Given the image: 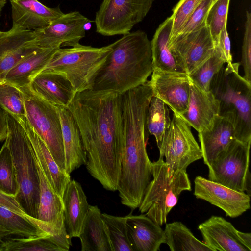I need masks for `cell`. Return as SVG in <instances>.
<instances>
[{
    "label": "cell",
    "instance_id": "obj_1",
    "mask_svg": "<svg viewBox=\"0 0 251 251\" xmlns=\"http://www.w3.org/2000/svg\"><path fill=\"white\" fill-rule=\"evenodd\" d=\"M68 109L79 129L86 168L107 190H117L123 146L118 131L122 94L86 90L76 92Z\"/></svg>",
    "mask_w": 251,
    "mask_h": 251
},
{
    "label": "cell",
    "instance_id": "obj_2",
    "mask_svg": "<svg viewBox=\"0 0 251 251\" xmlns=\"http://www.w3.org/2000/svg\"><path fill=\"white\" fill-rule=\"evenodd\" d=\"M152 96L141 85L122 94L118 134L123 146L117 190L122 204L138 208L152 179L151 161L146 150V118Z\"/></svg>",
    "mask_w": 251,
    "mask_h": 251
},
{
    "label": "cell",
    "instance_id": "obj_3",
    "mask_svg": "<svg viewBox=\"0 0 251 251\" xmlns=\"http://www.w3.org/2000/svg\"><path fill=\"white\" fill-rule=\"evenodd\" d=\"M112 50L95 76L91 90L120 94L145 84L152 72L151 42L137 30L111 43Z\"/></svg>",
    "mask_w": 251,
    "mask_h": 251
},
{
    "label": "cell",
    "instance_id": "obj_4",
    "mask_svg": "<svg viewBox=\"0 0 251 251\" xmlns=\"http://www.w3.org/2000/svg\"><path fill=\"white\" fill-rule=\"evenodd\" d=\"M238 63L223 66L212 79L210 90L219 103V115L233 125L236 139L251 142V83L239 74Z\"/></svg>",
    "mask_w": 251,
    "mask_h": 251
},
{
    "label": "cell",
    "instance_id": "obj_5",
    "mask_svg": "<svg viewBox=\"0 0 251 251\" xmlns=\"http://www.w3.org/2000/svg\"><path fill=\"white\" fill-rule=\"evenodd\" d=\"M6 118L8 134L5 142L11 153L19 187L14 198L25 215L39 225L40 181L33 149L18 119L7 111Z\"/></svg>",
    "mask_w": 251,
    "mask_h": 251
},
{
    "label": "cell",
    "instance_id": "obj_6",
    "mask_svg": "<svg viewBox=\"0 0 251 251\" xmlns=\"http://www.w3.org/2000/svg\"><path fill=\"white\" fill-rule=\"evenodd\" d=\"M163 158L159 155L157 161L151 162L152 179L138 207L141 213L146 212L148 217L160 226L166 224L167 216L177 204L181 192L191 190L186 171H180L171 178Z\"/></svg>",
    "mask_w": 251,
    "mask_h": 251
},
{
    "label": "cell",
    "instance_id": "obj_7",
    "mask_svg": "<svg viewBox=\"0 0 251 251\" xmlns=\"http://www.w3.org/2000/svg\"><path fill=\"white\" fill-rule=\"evenodd\" d=\"M111 50L112 44L100 48L80 43L60 48L44 70L65 75L76 93L91 90L96 75Z\"/></svg>",
    "mask_w": 251,
    "mask_h": 251
},
{
    "label": "cell",
    "instance_id": "obj_8",
    "mask_svg": "<svg viewBox=\"0 0 251 251\" xmlns=\"http://www.w3.org/2000/svg\"><path fill=\"white\" fill-rule=\"evenodd\" d=\"M18 87L24 95L26 117L28 123L45 143L57 165L65 171L62 127L58 107L41 98L29 86Z\"/></svg>",
    "mask_w": 251,
    "mask_h": 251
},
{
    "label": "cell",
    "instance_id": "obj_9",
    "mask_svg": "<svg viewBox=\"0 0 251 251\" xmlns=\"http://www.w3.org/2000/svg\"><path fill=\"white\" fill-rule=\"evenodd\" d=\"M250 142L235 139L208 167L210 180L251 196L249 172Z\"/></svg>",
    "mask_w": 251,
    "mask_h": 251
},
{
    "label": "cell",
    "instance_id": "obj_10",
    "mask_svg": "<svg viewBox=\"0 0 251 251\" xmlns=\"http://www.w3.org/2000/svg\"><path fill=\"white\" fill-rule=\"evenodd\" d=\"M154 0H103L96 14V31L103 36L125 35L143 20Z\"/></svg>",
    "mask_w": 251,
    "mask_h": 251
},
{
    "label": "cell",
    "instance_id": "obj_11",
    "mask_svg": "<svg viewBox=\"0 0 251 251\" xmlns=\"http://www.w3.org/2000/svg\"><path fill=\"white\" fill-rule=\"evenodd\" d=\"M168 132L159 150L165 157L168 175L171 178L186 170L193 162L202 158L201 147L191 131V126L177 113L173 112Z\"/></svg>",
    "mask_w": 251,
    "mask_h": 251
},
{
    "label": "cell",
    "instance_id": "obj_12",
    "mask_svg": "<svg viewBox=\"0 0 251 251\" xmlns=\"http://www.w3.org/2000/svg\"><path fill=\"white\" fill-rule=\"evenodd\" d=\"M176 63L188 75L214 53L215 45L206 25L193 31L181 33L168 42Z\"/></svg>",
    "mask_w": 251,
    "mask_h": 251
},
{
    "label": "cell",
    "instance_id": "obj_13",
    "mask_svg": "<svg viewBox=\"0 0 251 251\" xmlns=\"http://www.w3.org/2000/svg\"><path fill=\"white\" fill-rule=\"evenodd\" d=\"M89 22L79 11L64 14L46 27L33 30V43L41 48L75 46L85 37V26Z\"/></svg>",
    "mask_w": 251,
    "mask_h": 251
},
{
    "label": "cell",
    "instance_id": "obj_14",
    "mask_svg": "<svg viewBox=\"0 0 251 251\" xmlns=\"http://www.w3.org/2000/svg\"><path fill=\"white\" fill-rule=\"evenodd\" d=\"M151 79L147 81L153 96L179 115L186 110L189 98L190 79L184 72L153 69Z\"/></svg>",
    "mask_w": 251,
    "mask_h": 251
},
{
    "label": "cell",
    "instance_id": "obj_15",
    "mask_svg": "<svg viewBox=\"0 0 251 251\" xmlns=\"http://www.w3.org/2000/svg\"><path fill=\"white\" fill-rule=\"evenodd\" d=\"M198 229L213 251H251V234L238 231L222 217L212 216L200 224Z\"/></svg>",
    "mask_w": 251,
    "mask_h": 251
},
{
    "label": "cell",
    "instance_id": "obj_16",
    "mask_svg": "<svg viewBox=\"0 0 251 251\" xmlns=\"http://www.w3.org/2000/svg\"><path fill=\"white\" fill-rule=\"evenodd\" d=\"M195 196L222 210L227 216L235 218L250 208V196L198 176L194 180Z\"/></svg>",
    "mask_w": 251,
    "mask_h": 251
},
{
    "label": "cell",
    "instance_id": "obj_17",
    "mask_svg": "<svg viewBox=\"0 0 251 251\" xmlns=\"http://www.w3.org/2000/svg\"><path fill=\"white\" fill-rule=\"evenodd\" d=\"M33 30L13 24L10 29L0 34V83L10 70L39 48L33 43Z\"/></svg>",
    "mask_w": 251,
    "mask_h": 251
},
{
    "label": "cell",
    "instance_id": "obj_18",
    "mask_svg": "<svg viewBox=\"0 0 251 251\" xmlns=\"http://www.w3.org/2000/svg\"><path fill=\"white\" fill-rule=\"evenodd\" d=\"M218 115L219 103L211 91L202 90L190 79L188 103L181 117L200 132L210 128Z\"/></svg>",
    "mask_w": 251,
    "mask_h": 251
},
{
    "label": "cell",
    "instance_id": "obj_19",
    "mask_svg": "<svg viewBox=\"0 0 251 251\" xmlns=\"http://www.w3.org/2000/svg\"><path fill=\"white\" fill-rule=\"evenodd\" d=\"M29 86L35 93L56 106L68 108L76 93L65 75L52 71H42Z\"/></svg>",
    "mask_w": 251,
    "mask_h": 251
},
{
    "label": "cell",
    "instance_id": "obj_20",
    "mask_svg": "<svg viewBox=\"0 0 251 251\" xmlns=\"http://www.w3.org/2000/svg\"><path fill=\"white\" fill-rule=\"evenodd\" d=\"M9 0L13 24L25 29H42L64 14L59 6L48 7L38 0Z\"/></svg>",
    "mask_w": 251,
    "mask_h": 251
},
{
    "label": "cell",
    "instance_id": "obj_21",
    "mask_svg": "<svg viewBox=\"0 0 251 251\" xmlns=\"http://www.w3.org/2000/svg\"><path fill=\"white\" fill-rule=\"evenodd\" d=\"M17 118L24 128L47 178L55 191L62 198L71 181L70 174L63 171L57 165L45 143L35 132L26 117Z\"/></svg>",
    "mask_w": 251,
    "mask_h": 251
},
{
    "label": "cell",
    "instance_id": "obj_22",
    "mask_svg": "<svg viewBox=\"0 0 251 251\" xmlns=\"http://www.w3.org/2000/svg\"><path fill=\"white\" fill-rule=\"evenodd\" d=\"M129 239L134 251H157L165 244L164 231L146 214L126 215Z\"/></svg>",
    "mask_w": 251,
    "mask_h": 251
},
{
    "label": "cell",
    "instance_id": "obj_23",
    "mask_svg": "<svg viewBox=\"0 0 251 251\" xmlns=\"http://www.w3.org/2000/svg\"><path fill=\"white\" fill-rule=\"evenodd\" d=\"M61 121L65 171L70 174L85 165L87 157L77 126L68 108L57 106Z\"/></svg>",
    "mask_w": 251,
    "mask_h": 251
},
{
    "label": "cell",
    "instance_id": "obj_24",
    "mask_svg": "<svg viewBox=\"0 0 251 251\" xmlns=\"http://www.w3.org/2000/svg\"><path fill=\"white\" fill-rule=\"evenodd\" d=\"M62 201L67 232L71 238L78 237L90 206L80 183L71 180L64 191Z\"/></svg>",
    "mask_w": 251,
    "mask_h": 251
},
{
    "label": "cell",
    "instance_id": "obj_25",
    "mask_svg": "<svg viewBox=\"0 0 251 251\" xmlns=\"http://www.w3.org/2000/svg\"><path fill=\"white\" fill-rule=\"evenodd\" d=\"M198 137L203 162L207 167L221 151L237 139L232 124L219 115L210 128L198 132Z\"/></svg>",
    "mask_w": 251,
    "mask_h": 251
},
{
    "label": "cell",
    "instance_id": "obj_26",
    "mask_svg": "<svg viewBox=\"0 0 251 251\" xmlns=\"http://www.w3.org/2000/svg\"><path fill=\"white\" fill-rule=\"evenodd\" d=\"M60 48H39L11 69L6 75L4 81L18 87L29 86L33 79L44 70Z\"/></svg>",
    "mask_w": 251,
    "mask_h": 251
},
{
    "label": "cell",
    "instance_id": "obj_27",
    "mask_svg": "<svg viewBox=\"0 0 251 251\" xmlns=\"http://www.w3.org/2000/svg\"><path fill=\"white\" fill-rule=\"evenodd\" d=\"M78 237L81 251H113L102 213L97 205H90Z\"/></svg>",
    "mask_w": 251,
    "mask_h": 251
},
{
    "label": "cell",
    "instance_id": "obj_28",
    "mask_svg": "<svg viewBox=\"0 0 251 251\" xmlns=\"http://www.w3.org/2000/svg\"><path fill=\"white\" fill-rule=\"evenodd\" d=\"M173 23L171 16L167 18L159 25L151 41L152 68L184 72L176 63L168 47Z\"/></svg>",
    "mask_w": 251,
    "mask_h": 251
},
{
    "label": "cell",
    "instance_id": "obj_29",
    "mask_svg": "<svg viewBox=\"0 0 251 251\" xmlns=\"http://www.w3.org/2000/svg\"><path fill=\"white\" fill-rule=\"evenodd\" d=\"M164 231L165 244L172 251H213L204 242L195 237L181 222L166 224Z\"/></svg>",
    "mask_w": 251,
    "mask_h": 251
},
{
    "label": "cell",
    "instance_id": "obj_30",
    "mask_svg": "<svg viewBox=\"0 0 251 251\" xmlns=\"http://www.w3.org/2000/svg\"><path fill=\"white\" fill-rule=\"evenodd\" d=\"M0 226L13 235L33 238L50 235L35 221L0 205Z\"/></svg>",
    "mask_w": 251,
    "mask_h": 251
},
{
    "label": "cell",
    "instance_id": "obj_31",
    "mask_svg": "<svg viewBox=\"0 0 251 251\" xmlns=\"http://www.w3.org/2000/svg\"><path fill=\"white\" fill-rule=\"evenodd\" d=\"M171 122L167 105L152 95L148 109L146 125L149 132L154 136L159 149L168 132Z\"/></svg>",
    "mask_w": 251,
    "mask_h": 251
},
{
    "label": "cell",
    "instance_id": "obj_32",
    "mask_svg": "<svg viewBox=\"0 0 251 251\" xmlns=\"http://www.w3.org/2000/svg\"><path fill=\"white\" fill-rule=\"evenodd\" d=\"M113 251H134L126 225V216L102 213Z\"/></svg>",
    "mask_w": 251,
    "mask_h": 251
},
{
    "label": "cell",
    "instance_id": "obj_33",
    "mask_svg": "<svg viewBox=\"0 0 251 251\" xmlns=\"http://www.w3.org/2000/svg\"><path fill=\"white\" fill-rule=\"evenodd\" d=\"M4 241L3 251H63L50 235L33 238H10Z\"/></svg>",
    "mask_w": 251,
    "mask_h": 251
},
{
    "label": "cell",
    "instance_id": "obj_34",
    "mask_svg": "<svg viewBox=\"0 0 251 251\" xmlns=\"http://www.w3.org/2000/svg\"><path fill=\"white\" fill-rule=\"evenodd\" d=\"M18 190L12 156L8 145L5 142L0 151V191L14 197Z\"/></svg>",
    "mask_w": 251,
    "mask_h": 251
},
{
    "label": "cell",
    "instance_id": "obj_35",
    "mask_svg": "<svg viewBox=\"0 0 251 251\" xmlns=\"http://www.w3.org/2000/svg\"><path fill=\"white\" fill-rule=\"evenodd\" d=\"M0 104L16 118L26 117L24 94L12 84L5 81L0 83Z\"/></svg>",
    "mask_w": 251,
    "mask_h": 251
},
{
    "label": "cell",
    "instance_id": "obj_36",
    "mask_svg": "<svg viewBox=\"0 0 251 251\" xmlns=\"http://www.w3.org/2000/svg\"><path fill=\"white\" fill-rule=\"evenodd\" d=\"M225 63L219 52L215 49L213 54L202 65L188 75L189 77L201 89L208 91L210 90L212 79Z\"/></svg>",
    "mask_w": 251,
    "mask_h": 251
},
{
    "label": "cell",
    "instance_id": "obj_37",
    "mask_svg": "<svg viewBox=\"0 0 251 251\" xmlns=\"http://www.w3.org/2000/svg\"><path fill=\"white\" fill-rule=\"evenodd\" d=\"M230 0H217L212 5L206 19V25L209 29L215 47L222 30L227 26Z\"/></svg>",
    "mask_w": 251,
    "mask_h": 251
},
{
    "label": "cell",
    "instance_id": "obj_38",
    "mask_svg": "<svg viewBox=\"0 0 251 251\" xmlns=\"http://www.w3.org/2000/svg\"><path fill=\"white\" fill-rule=\"evenodd\" d=\"M203 0H179L173 10V23L169 38L171 40L179 35L186 22Z\"/></svg>",
    "mask_w": 251,
    "mask_h": 251
},
{
    "label": "cell",
    "instance_id": "obj_39",
    "mask_svg": "<svg viewBox=\"0 0 251 251\" xmlns=\"http://www.w3.org/2000/svg\"><path fill=\"white\" fill-rule=\"evenodd\" d=\"M241 61L244 72L243 77L251 83V13L249 11L246 12Z\"/></svg>",
    "mask_w": 251,
    "mask_h": 251
},
{
    "label": "cell",
    "instance_id": "obj_40",
    "mask_svg": "<svg viewBox=\"0 0 251 251\" xmlns=\"http://www.w3.org/2000/svg\"><path fill=\"white\" fill-rule=\"evenodd\" d=\"M212 4V0H203L190 15L180 34L193 31L206 25V19Z\"/></svg>",
    "mask_w": 251,
    "mask_h": 251
},
{
    "label": "cell",
    "instance_id": "obj_41",
    "mask_svg": "<svg viewBox=\"0 0 251 251\" xmlns=\"http://www.w3.org/2000/svg\"><path fill=\"white\" fill-rule=\"evenodd\" d=\"M215 49L219 52L225 63L229 64L232 62L230 41L227 31V26H225L222 30Z\"/></svg>",
    "mask_w": 251,
    "mask_h": 251
},
{
    "label": "cell",
    "instance_id": "obj_42",
    "mask_svg": "<svg viewBox=\"0 0 251 251\" xmlns=\"http://www.w3.org/2000/svg\"><path fill=\"white\" fill-rule=\"evenodd\" d=\"M0 205L5 207L20 215L28 217L21 209V207L17 202L14 197L6 195L0 191Z\"/></svg>",
    "mask_w": 251,
    "mask_h": 251
},
{
    "label": "cell",
    "instance_id": "obj_43",
    "mask_svg": "<svg viewBox=\"0 0 251 251\" xmlns=\"http://www.w3.org/2000/svg\"><path fill=\"white\" fill-rule=\"evenodd\" d=\"M8 134L6 111L0 104V141L5 139Z\"/></svg>",
    "mask_w": 251,
    "mask_h": 251
},
{
    "label": "cell",
    "instance_id": "obj_44",
    "mask_svg": "<svg viewBox=\"0 0 251 251\" xmlns=\"http://www.w3.org/2000/svg\"><path fill=\"white\" fill-rule=\"evenodd\" d=\"M12 235H13L12 233L0 226V239L6 240L7 239L10 238V237H11Z\"/></svg>",
    "mask_w": 251,
    "mask_h": 251
},
{
    "label": "cell",
    "instance_id": "obj_45",
    "mask_svg": "<svg viewBox=\"0 0 251 251\" xmlns=\"http://www.w3.org/2000/svg\"><path fill=\"white\" fill-rule=\"evenodd\" d=\"M4 240L0 238V251H4Z\"/></svg>",
    "mask_w": 251,
    "mask_h": 251
},
{
    "label": "cell",
    "instance_id": "obj_46",
    "mask_svg": "<svg viewBox=\"0 0 251 251\" xmlns=\"http://www.w3.org/2000/svg\"><path fill=\"white\" fill-rule=\"evenodd\" d=\"M6 3V0H0V7L3 8Z\"/></svg>",
    "mask_w": 251,
    "mask_h": 251
},
{
    "label": "cell",
    "instance_id": "obj_47",
    "mask_svg": "<svg viewBox=\"0 0 251 251\" xmlns=\"http://www.w3.org/2000/svg\"><path fill=\"white\" fill-rule=\"evenodd\" d=\"M1 10H2V8L0 7V17L1 16Z\"/></svg>",
    "mask_w": 251,
    "mask_h": 251
},
{
    "label": "cell",
    "instance_id": "obj_48",
    "mask_svg": "<svg viewBox=\"0 0 251 251\" xmlns=\"http://www.w3.org/2000/svg\"><path fill=\"white\" fill-rule=\"evenodd\" d=\"M216 0H212L213 3L214 2H215Z\"/></svg>",
    "mask_w": 251,
    "mask_h": 251
},
{
    "label": "cell",
    "instance_id": "obj_49",
    "mask_svg": "<svg viewBox=\"0 0 251 251\" xmlns=\"http://www.w3.org/2000/svg\"><path fill=\"white\" fill-rule=\"evenodd\" d=\"M1 32V31H0V34Z\"/></svg>",
    "mask_w": 251,
    "mask_h": 251
}]
</instances>
